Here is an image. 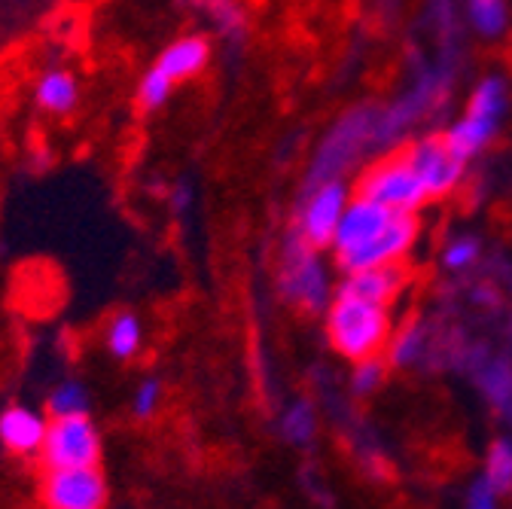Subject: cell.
<instances>
[{"label": "cell", "mask_w": 512, "mask_h": 509, "mask_svg": "<svg viewBox=\"0 0 512 509\" xmlns=\"http://www.w3.org/2000/svg\"><path fill=\"white\" fill-rule=\"evenodd\" d=\"M327 336L345 360H372L391 342V314L384 305L339 293L327 311Z\"/></svg>", "instance_id": "6da1fadb"}, {"label": "cell", "mask_w": 512, "mask_h": 509, "mask_svg": "<svg viewBox=\"0 0 512 509\" xmlns=\"http://www.w3.org/2000/svg\"><path fill=\"white\" fill-rule=\"evenodd\" d=\"M101 455H104V439L92 415H61V418H49L37 461L43 470L98 467Z\"/></svg>", "instance_id": "7a4b0ae2"}, {"label": "cell", "mask_w": 512, "mask_h": 509, "mask_svg": "<svg viewBox=\"0 0 512 509\" xmlns=\"http://www.w3.org/2000/svg\"><path fill=\"white\" fill-rule=\"evenodd\" d=\"M354 193L360 199L384 205V208H391L397 214H415L418 208H424L430 202L421 177L412 171V165L403 156V150H397L394 156H384L381 162H375L357 180Z\"/></svg>", "instance_id": "3957f363"}, {"label": "cell", "mask_w": 512, "mask_h": 509, "mask_svg": "<svg viewBox=\"0 0 512 509\" xmlns=\"http://www.w3.org/2000/svg\"><path fill=\"white\" fill-rule=\"evenodd\" d=\"M43 509H107L110 485L101 467L43 470L37 485Z\"/></svg>", "instance_id": "277c9868"}, {"label": "cell", "mask_w": 512, "mask_h": 509, "mask_svg": "<svg viewBox=\"0 0 512 509\" xmlns=\"http://www.w3.org/2000/svg\"><path fill=\"white\" fill-rule=\"evenodd\" d=\"M503 107H506V86L503 80L497 77H488L470 98V107L464 113L461 122H455L452 129L445 132L448 144L452 150L464 159L476 156L488 141L491 135L497 132L500 125V116H503Z\"/></svg>", "instance_id": "5b68a950"}, {"label": "cell", "mask_w": 512, "mask_h": 509, "mask_svg": "<svg viewBox=\"0 0 512 509\" xmlns=\"http://www.w3.org/2000/svg\"><path fill=\"white\" fill-rule=\"evenodd\" d=\"M403 156L409 159L412 171L421 177L430 199H445L452 193V189L461 183L464 165H467V159L452 150L445 135L421 138V141L403 147Z\"/></svg>", "instance_id": "8992f818"}, {"label": "cell", "mask_w": 512, "mask_h": 509, "mask_svg": "<svg viewBox=\"0 0 512 509\" xmlns=\"http://www.w3.org/2000/svg\"><path fill=\"white\" fill-rule=\"evenodd\" d=\"M281 290L287 299L305 305V308H320L327 299V281L317 263V250L296 235L284 253V266H281Z\"/></svg>", "instance_id": "52a82bcc"}, {"label": "cell", "mask_w": 512, "mask_h": 509, "mask_svg": "<svg viewBox=\"0 0 512 509\" xmlns=\"http://www.w3.org/2000/svg\"><path fill=\"white\" fill-rule=\"evenodd\" d=\"M418 238V217L415 214H394V220L388 223L381 235H375L369 244L345 253V257H336V263L345 272H360V269H372V266H384V263H400L406 257V250L415 244Z\"/></svg>", "instance_id": "ba28073f"}, {"label": "cell", "mask_w": 512, "mask_h": 509, "mask_svg": "<svg viewBox=\"0 0 512 509\" xmlns=\"http://www.w3.org/2000/svg\"><path fill=\"white\" fill-rule=\"evenodd\" d=\"M348 205V189L339 180H327L320 183L314 193L308 196L305 208H302V220H299V235L314 247H333L339 220L345 214Z\"/></svg>", "instance_id": "9c48e42d"}, {"label": "cell", "mask_w": 512, "mask_h": 509, "mask_svg": "<svg viewBox=\"0 0 512 509\" xmlns=\"http://www.w3.org/2000/svg\"><path fill=\"white\" fill-rule=\"evenodd\" d=\"M397 211L384 208V205H375L369 199H360L354 196L348 205H345V214L339 220V229H336V238H333V250L336 257H345V253L369 244L375 235H381L388 229V223L394 220Z\"/></svg>", "instance_id": "30bf717a"}, {"label": "cell", "mask_w": 512, "mask_h": 509, "mask_svg": "<svg viewBox=\"0 0 512 509\" xmlns=\"http://www.w3.org/2000/svg\"><path fill=\"white\" fill-rule=\"evenodd\" d=\"M409 281H412V272L400 260V263H384V266L348 272V278L342 281L339 293L342 296H357V299H366L372 305H384V308H388L406 290Z\"/></svg>", "instance_id": "8fae6325"}, {"label": "cell", "mask_w": 512, "mask_h": 509, "mask_svg": "<svg viewBox=\"0 0 512 509\" xmlns=\"http://www.w3.org/2000/svg\"><path fill=\"white\" fill-rule=\"evenodd\" d=\"M49 418L25 403H13L0 412V445L16 458H37L46 439Z\"/></svg>", "instance_id": "7c38bea8"}, {"label": "cell", "mask_w": 512, "mask_h": 509, "mask_svg": "<svg viewBox=\"0 0 512 509\" xmlns=\"http://www.w3.org/2000/svg\"><path fill=\"white\" fill-rule=\"evenodd\" d=\"M372 119H375L372 113L360 110V113L348 116V119L339 125V129L330 135L324 153H320L317 165H314V177H317V180H324V183H327L330 174H336L342 165H348V162L357 156L360 144L366 141V135H369V129H372Z\"/></svg>", "instance_id": "4fadbf2b"}, {"label": "cell", "mask_w": 512, "mask_h": 509, "mask_svg": "<svg viewBox=\"0 0 512 509\" xmlns=\"http://www.w3.org/2000/svg\"><path fill=\"white\" fill-rule=\"evenodd\" d=\"M211 61V43L202 34H183L177 40H171L153 65L177 86L183 80L199 77Z\"/></svg>", "instance_id": "5bb4252c"}, {"label": "cell", "mask_w": 512, "mask_h": 509, "mask_svg": "<svg viewBox=\"0 0 512 509\" xmlns=\"http://www.w3.org/2000/svg\"><path fill=\"white\" fill-rule=\"evenodd\" d=\"M34 104L49 116H71L80 104V83L68 68H46L34 83Z\"/></svg>", "instance_id": "9a60e30c"}, {"label": "cell", "mask_w": 512, "mask_h": 509, "mask_svg": "<svg viewBox=\"0 0 512 509\" xmlns=\"http://www.w3.org/2000/svg\"><path fill=\"white\" fill-rule=\"evenodd\" d=\"M104 351L119 360L132 363L144 351V321L135 311H116L104 327Z\"/></svg>", "instance_id": "2e32d148"}, {"label": "cell", "mask_w": 512, "mask_h": 509, "mask_svg": "<svg viewBox=\"0 0 512 509\" xmlns=\"http://www.w3.org/2000/svg\"><path fill=\"white\" fill-rule=\"evenodd\" d=\"M92 400H89V388L80 378H68L61 385L52 388L49 400H46V412L49 418H61V415H89Z\"/></svg>", "instance_id": "e0dca14e"}, {"label": "cell", "mask_w": 512, "mask_h": 509, "mask_svg": "<svg viewBox=\"0 0 512 509\" xmlns=\"http://www.w3.org/2000/svg\"><path fill=\"white\" fill-rule=\"evenodd\" d=\"M174 89H177V86H174L156 65H150L147 74H144L141 83H138V104H141L147 113L162 110V107L171 101V92H174Z\"/></svg>", "instance_id": "ac0fdd59"}, {"label": "cell", "mask_w": 512, "mask_h": 509, "mask_svg": "<svg viewBox=\"0 0 512 509\" xmlns=\"http://www.w3.org/2000/svg\"><path fill=\"white\" fill-rule=\"evenodd\" d=\"M470 16L473 25L479 28V34L485 37H500L506 31V4L503 0H470Z\"/></svg>", "instance_id": "d6986e66"}, {"label": "cell", "mask_w": 512, "mask_h": 509, "mask_svg": "<svg viewBox=\"0 0 512 509\" xmlns=\"http://www.w3.org/2000/svg\"><path fill=\"white\" fill-rule=\"evenodd\" d=\"M162 400H165V388H162V381L156 375H147L138 381V388L132 394V415L138 421H150L156 418V412L162 409Z\"/></svg>", "instance_id": "ffe728a7"}, {"label": "cell", "mask_w": 512, "mask_h": 509, "mask_svg": "<svg viewBox=\"0 0 512 509\" xmlns=\"http://www.w3.org/2000/svg\"><path fill=\"white\" fill-rule=\"evenodd\" d=\"M488 485L494 491H503L512 485V445L494 442L488 452Z\"/></svg>", "instance_id": "44dd1931"}, {"label": "cell", "mask_w": 512, "mask_h": 509, "mask_svg": "<svg viewBox=\"0 0 512 509\" xmlns=\"http://www.w3.org/2000/svg\"><path fill=\"white\" fill-rule=\"evenodd\" d=\"M314 433V415L305 403H296L287 415H284V436L290 442H308Z\"/></svg>", "instance_id": "7402d4cb"}, {"label": "cell", "mask_w": 512, "mask_h": 509, "mask_svg": "<svg viewBox=\"0 0 512 509\" xmlns=\"http://www.w3.org/2000/svg\"><path fill=\"white\" fill-rule=\"evenodd\" d=\"M384 381V363L378 360V357H372V360H363V363H357V369H354V391L363 397V394H372L378 385Z\"/></svg>", "instance_id": "603a6c76"}, {"label": "cell", "mask_w": 512, "mask_h": 509, "mask_svg": "<svg viewBox=\"0 0 512 509\" xmlns=\"http://www.w3.org/2000/svg\"><path fill=\"white\" fill-rule=\"evenodd\" d=\"M208 10H211L217 28H223V31L241 28V10L235 7V0H208Z\"/></svg>", "instance_id": "cb8c5ba5"}, {"label": "cell", "mask_w": 512, "mask_h": 509, "mask_svg": "<svg viewBox=\"0 0 512 509\" xmlns=\"http://www.w3.org/2000/svg\"><path fill=\"white\" fill-rule=\"evenodd\" d=\"M476 253H479V244L473 238H467V241H455L452 247H448L442 260L448 269H467L476 260Z\"/></svg>", "instance_id": "d4e9b609"}, {"label": "cell", "mask_w": 512, "mask_h": 509, "mask_svg": "<svg viewBox=\"0 0 512 509\" xmlns=\"http://www.w3.org/2000/svg\"><path fill=\"white\" fill-rule=\"evenodd\" d=\"M415 351H418V333H415V327H409L397 342H391L394 363H409V360H415Z\"/></svg>", "instance_id": "484cf974"}, {"label": "cell", "mask_w": 512, "mask_h": 509, "mask_svg": "<svg viewBox=\"0 0 512 509\" xmlns=\"http://www.w3.org/2000/svg\"><path fill=\"white\" fill-rule=\"evenodd\" d=\"M467 509H497L494 506V488L488 482L476 485V491L470 494V506Z\"/></svg>", "instance_id": "4316f807"}, {"label": "cell", "mask_w": 512, "mask_h": 509, "mask_svg": "<svg viewBox=\"0 0 512 509\" xmlns=\"http://www.w3.org/2000/svg\"><path fill=\"white\" fill-rule=\"evenodd\" d=\"M189 199H192V189L186 186V183H180L174 193H171V205L177 208V211H186L189 208Z\"/></svg>", "instance_id": "83f0119b"}]
</instances>
